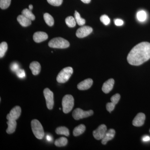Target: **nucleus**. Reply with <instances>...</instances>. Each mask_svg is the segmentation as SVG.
<instances>
[{
    "instance_id": "1",
    "label": "nucleus",
    "mask_w": 150,
    "mask_h": 150,
    "mask_svg": "<svg viewBox=\"0 0 150 150\" xmlns=\"http://www.w3.org/2000/svg\"><path fill=\"white\" fill-rule=\"evenodd\" d=\"M150 59V43L143 42L134 46L127 56L130 64L139 66Z\"/></svg>"
},
{
    "instance_id": "2",
    "label": "nucleus",
    "mask_w": 150,
    "mask_h": 150,
    "mask_svg": "<svg viewBox=\"0 0 150 150\" xmlns=\"http://www.w3.org/2000/svg\"><path fill=\"white\" fill-rule=\"evenodd\" d=\"M48 46L51 48L64 49L68 48L70 43L68 40L61 37L55 38L49 41Z\"/></svg>"
},
{
    "instance_id": "3",
    "label": "nucleus",
    "mask_w": 150,
    "mask_h": 150,
    "mask_svg": "<svg viewBox=\"0 0 150 150\" xmlns=\"http://www.w3.org/2000/svg\"><path fill=\"white\" fill-rule=\"evenodd\" d=\"M31 126L34 136L38 139H42L44 136V132L40 122L36 119H33L31 121Z\"/></svg>"
},
{
    "instance_id": "4",
    "label": "nucleus",
    "mask_w": 150,
    "mask_h": 150,
    "mask_svg": "<svg viewBox=\"0 0 150 150\" xmlns=\"http://www.w3.org/2000/svg\"><path fill=\"white\" fill-rule=\"evenodd\" d=\"M73 73V69L72 67L64 68L58 74L56 80L59 83H65L69 79Z\"/></svg>"
},
{
    "instance_id": "5",
    "label": "nucleus",
    "mask_w": 150,
    "mask_h": 150,
    "mask_svg": "<svg viewBox=\"0 0 150 150\" xmlns=\"http://www.w3.org/2000/svg\"><path fill=\"white\" fill-rule=\"evenodd\" d=\"M74 98L71 95H66L62 99V105L63 112L65 113L69 112L74 106Z\"/></svg>"
},
{
    "instance_id": "6",
    "label": "nucleus",
    "mask_w": 150,
    "mask_h": 150,
    "mask_svg": "<svg viewBox=\"0 0 150 150\" xmlns=\"http://www.w3.org/2000/svg\"><path fill=\"white\" fill-rule=\"evenodd\" d=\"M93 114L92 110L84 111L80 108H77L74 110L72 113L73 118L75 120H79L82 118H87L91 116Z\"/></svg>"
},
{
    "instance_id": "7",
    "label": "nucleus",
    "mask_w": 150,
    "mask_h": 150,
    "mask_svg": "<svg viewBox=\"0 0 150 150\" xmlns=\"http://www.w3.org/2000/svg\"><path fill=\"white\" fill-rule=\"evenodd\" d=\"M43 94L46 99L47 107L48 109L51 110L54 105V93L49 88H46L43 91Z\"/></svg>"
},
{
    "instance_id": "8",
    "label": "nucleus",
    "mask_w": 150,
    "mask_h": 150,
    "mask_svg": "<svg viewBox=\"0 0 150 150\" xmlns=\"http://www.w3.org/2000/svg\"><path fill=\"white\" fill-rule=\"evenodd\" d=\"M107 131V127L104 124L100 125L96 129L93 131V136L95 139L97 140L102 139L104 137Z\"/></svg>"
},
{
    "instance_id": "9",
    "label": "nucleus",
    "mask_w": 150,
    "mask_h": 150,
    "mask_svg": "<svg viewBox=\"0 0 150 150\" xmlns=\"http://www.w3.org/2000/svg\"><path fill=\"white\" fill-rule=\"evenodd\" d=\"M92 31V28L90 26H82L77 30L76 35L79 38H83L90 35Z\"/></svg>"
},
{
    "instance_id": "10",
    "label": "nucleus",
    "mask_w": 150,
    "mask_h": 150,
    "mask_svg": "<svg viewBox=\"0 0 150 150\" xmlns=\"http://www.w3.org/2000/svg\"><path fill=\"white\" fill-rule=\"evenodd\" d=\"M21 112V107L19 106H15L7 115V119L8 120H16L20 116Z\"/></svg>"
},
{
    "instance_id": "11",
    "label": "nucleus",
    "mask_w": 150,
    "mask_h": 150,
    "mask_svg": "<svg viewBox=\"0 0 150 150\" xmlns=\"http://www.w3.org/2000/svg\"><path fill=\"white\" fill-rule=\"evenodd\" d=\"M146 116L144 113L140 112L138 113L133 121V125L136 127L143 126L144 123Z\"/></svg>"
},
{
    "instance_id": "12",
    "label": "nucleus",
    "mask_w": 150,
    "mask_h": 150,
    "mask_svg": "<svg viewBox=\"0 0 150 150\" xmlns=\"http://www.w3.org/2000/svg\"><path fill=\"white\" fill-rule=\"evenodd\" d=\"M48 38V35L46 33L38 31L33 34V39L36 43H40Z\"/></svg>"
},
{
    "instance_id": "13",
    "label": "nucleus",
    "mask_w": 150,
    "mask_h": 150,
    "mask_svg": "<svg viewBox=\"0 0 150 150\" xmlns=\"http://www.w3.org/2000/svg\"><path fill=\"white\" fill-rule=\"evenodd\" d=\"M93 81L91 79H88L78 84V88L80 90H86L91 87Z\"/></svg>"
},
{
    "instance_id": "14",
    "label": "nucleus",
    "mask_w": 150,
    "mask_h": 150,
    "mask_svg": "<svg viewBox=\"0 0 150 150\" xmlns=\"http://www.w3.org/2000/svg\"><path fill=\"white\" fill-rule=\"evenodd\" d=\"M114 84V80L113 79H110L106 81L103 85L102 90L105 93L110 92L113 88Z\"/></svg>"
},
{
    "instance_id": "15",
    "label": "nucleus",
    "mask_w": 150,
    "mask_h": 150,
    "mask_svg": "<svg viewBox=\"0 0 150 150\" xmlns=\"http://www.w3.org/2000/svg\"><path fill=\"white\" fill-rule=\"evenodd\" d=\"M115 131L113 129H110L106 131L104 137L102 139L101 143L103 145L106 144L108 141H110L114 138L115 135Z\"/></svg>"
},
{
    "instance_id": "16",
    "label": "nucleus",
    "mask_w": 150,
    "mask_h": 150,
    "mask_svg": "<svg viewBox=\"0 0 150 150\" xmlns=\"http://www.w3.org/2000/svg\"><path fill=\"white\" fill-rule=\"evenodd\" d=\"M29 68L33 75H38L41 70L40 64L37 62H33L30 63Z\"/></svg>"
},
{
    "instance_id": "17",
    "label": "nucleus",
    "mask_w": 150,
    "mask_h": 150,
    "mask_svg": "<svg viewBox=\"0 0 150 150\" xmlns=\"http://www.w3.org/2000/svg\"><path fill=\"white\" fill-rule=\"evenodd\" d=\"M17 21L23 27H27L31 24V21L22 14L18 16Z\"/></svg>"
},
{
    "instance_id": "18",
    "label": "nucleus",
    "mask_w": 150,
    "mask_h": 150,
    "mask_svg": "<svg viewBox=\"0 0 150 150\" xmlns=\"http://www.w3.org/2000/svg\"><path fill=\"white\" fill-rule=\"evenodd\" d=\"M8 128L7 129L6 132L7 134H11L15 131L16 129L17 123L16 120H8L7 122Z\"/></svg>"
},
{
    "instance_id": "19",
    "label": "nucleus",
    "mask_w": 150,
    "mask_h": 150,
    "mask_svg": "<svg viewBox=\"0 0 150 150\" xmlns=\"http://www.w3.org/2000/svg\"><path fill=\"white\" fill-rule=\"evenodd\" d=\"M86 130V126L83 124H81L76 127L73 131V135L75 137L80 136L83 134Z\"/></svg>"
},
{
    "instance_id": "20",
    "label": "nucleus",
    "mask_w": 150,
    "mask_h": 150,
    "mask_svg": "<svg viewBox=\"0 0 150 150\" xmlns=\"http://www.w3.org/2000/svg\"><path fill=\"white\" fill-rule=\"evenodd\" d=\"M56 133L59 135H64L67 137H69V129L65 126H61L57 128L56 130Z\"/></svg>"
},
{
    "instance_id": "21",
    "label": "nucleus",
    "mask_w": 150,
    "mask_h": 150,
    "mask_svg": "<svg viewBox=\"0 0 150 150\" xmlns=\"http://www.w3.org/2000/svg\"><path fill=\"white\" fill-rule=\"evenodd\" d=\"M22 14L24 16L28 18L32 21H34L35 19V16L32 13L31 10L29 9L25 8L22 11Z\"/></svg>"
},
{
    "instance_id": "22",
    "label": "nucleus",
    "mask_w": 150,
    "mask_h": 150,
    "mask_svg": "<svg viewBox=\"0 0 150 150\" xmlns=\"http://www.w3.org/2000/svg\"><path fill=\"white\" fill-rule=\"evenodd\" d=\"M68 144V140L65 137H61L55 141L54 144L57 147H63L66 146Z\"/></svg>"
},
{
    "instance_id": "23",
    "label": "nucleus",
    "mask_w": 150,
    "mask_h": 150,
    "mask_svg": "<svg viewBox=\"0 0 150 150\" xmlns=\"http://www.w3.org/2000/svg\"><path fill=\"white\" fill-rule=\"evenodd\" d=\"M74 18L76 22L79 25L82 26V25H84L85 24V20L82 18L79 13L76 11H75Z\"/></svg>"
},
{
    "instance_id": "24",
    "label": "nucleus",
    "mask_w": 150,
    "mask_h": 150,
    "mask_svg": "<svg viewBox=\"0 0 150 150\" xmlns=\"http://www.w3.org/2000/svg\"><path fill=\"white\" fill-rule=\"evenodd\" d=\"M43 17H44L45 22L48 25L52 26L54 25V19L50 14L45 13L43 16Z\"/></svg>"
},
{
    "instance_id": "25",
    "label": "nucleus",
    "mask_w": 150,
    "mask_h": 150,
    "mask_svg": "<svg viewBox=\"0 0 150 150\" xmlns=\"http://www.w3.org/2000/svg\"><path fill=\"white\" fill-rule=\"evenodd\" d=\"M65 22L67 25L70 28L74 27L76 23L74 18L71 16L67 17L65 19Z\"/></svg>"
},
{
    "instance_id": "26",
    "label": "nucleus",
    "mask_w": 150,
    "mask_h": 150,
    "mask_svg": "<svg viewBox=\"0 0 150 150\" xmlns=\"http://www.w3.org/2000/svg\"><path fill=\"white\" fill-rule=\"evenodd\" d=\"M8 49V44L5 42H3L0 44V57L3 58L4 56Z\"/></svg>"
},
{
    "instance_id": "27",
    "label": "nucleus",
    "mask_w": 150,
    "mask_h": 150,
    "mask_svg": "<svg viewBox=\"0 0 150 150\" xmlns=\"http://www.w3.org/2000/svg\"><path fill=\"white\" fill-rule=\"evenodd\" d=\"M137 18L140 22H144L147 18L146 13L144 11H140L137 13Z\"/></svg>"
},
{
    "instance_id": "28",
    "label": "nucleus",
    "mask_w": 150,
    "mask_h": 150,
    "mask_svg": "<svg viewBox=\"0 0 150 150\" xmlns=\"http://www.w3.org/2000/svg\"><path fill=\"white\" fill-rule=\"evenodd\" d=\"M11 0H0V7L2 9H5L10 5Z\"/></svg>"
},
{
    "instance_id": "29",
    "label": "nucleus",
    "mask_w": 150,
    "mask_h": 150,
    "mask_svg": "<svg viewBox=\"0 0 150 150\" xmlns=\"http://www.w3.org/2000/svg\"><path fill=\"white\" fill-rule=\"evenodd\" d=\"M48 2L51 5L59 6L63 3V0H47Z\"/></svg>"
},
{
    "instance_id": "30",
    "label": "nucleus",
    "mask_w": 150,
    "mask_h": 150,
    "mask_svg": "<svg viewBox=\"0 0 150 150\" xmlns=\"http://www.w3.org/2000/svg\"><path fill=\"white\" fill-rule=\"evenodd\" d=\"M100 20L105 25H108L110 23V18L106 15H103L100 17Z\"/></svg>"
},
{
    "instance_id": "31",
    "label": "nucleus",
    "mask_w": 150,
    "mask_h": 150,
    "mask_svg": "<svg viewBox=\"0 0 150 150\" xmlns=\"http://www.w3.org/2000/svg\"><path fill=\"white\" fill-rule=\"evenodd\" d=\"M120 98H121V96H120V95L119 94H115L113 96L111 97V98H110L111 102L116 105L118 103L119 100L120 99Z\"/></svg>"
},
{
    "instance_id": "32",
    "label": "nucleus",
    "mask_w": 150,
    "mask_h": 150,
    "mask_svg": "<svg viewBox=\"0 0 150 150\" xmlns=\"http://www.w3.org/2000/svg\"><path fill=\"white\" fill-rule=\"evenodd\" d=\"M16 74L17 76L20 79H23L25 77V72L23 69H19L16 72Z\"/></svg>"
},
{
    "instance_id": "33",
    "label": "nucleus",
    "mask_w": 150,
    "mask_h": 150,
    "mask_svg": "<svg viewBox=\"0 0 150 150\" xmlns=\"http://www.w3.org/2000/svg\"><path fill=\"white\" fill-rule=\"evenodd\" d=\"M115 105L112 102H109L106 104V109L108 112H111L112 110H114L115 108Z\"/></svg>"
},
{
    "instance_id": "34",
    "label": "nucleus",
    "mask_w": 150,
    "mask_h": 150,
    "mask_svg": "<svg viewBox=\"0 0 150 150\" xmlns=\"http://www.w3.org/2000/svg\"><path fill=\"white\" fill-rule=\"evenodd\" d=\"M11 69L12 71L16 72L19 69V65L17 63L15 62V63H13L11 65Z\"/></svg>"
},
{
    "instance_id": "35",
    "label": "nucleus",
    "mask_w": 150,
    "mask_h": 150,
    "mask_svg": "<svg viewBox=\"0 0 150 150\" xmlns=\"http://www.w3.org/2000/svg\"><path fill=\"white\" fill-rule=\"evenodd\" d=\"M114 23L115 25L117 26H121L123 24V21L120 19H116L114 20Z\"/></svg>"
},
{
    "instance_id": "36",
    "label": "nucleus",
    "mask_w": 150,
    "mask_h": 150,
    "mask_svg": "<svg viewBox=\"0 0 150 150\" xmlns=\"http://www.w3.org/2000/svg\"><path fill=\"white\" fill-rule=\"evenodd\" d=\"M142 140L144 142H147L150 141V137L148 136H145L142 138Z\"/></svg>"
},
{
    "instance_id": "37",
    "label": "nucleus",
    "mask_w": 150,
    "mask_h": 150,
    "mask_svg": "<svg viewBox=\"0 0 150 150\" xmlns=\"http://www.w3.org/2000/svg\"><path fill=\"white\" fill-rule=\"evenodd\" d=\"M46 139L47 140V141H48V142H51L52 141V138L51 136H49V135H48V136H46Z\"/></svg>"
},
{
    "instance_id": "38",
    "label": "nucleus",
    "mask_w": 150,
    "mask_h": 150,
    "mask_svg": "<svg viewBox=\"0 0 150 150\" xmlns=\"http://www.w3.org/2000/svg\"><path fill=\"white\" fill-rule=\"evenodd\" d=\"M83 2L85 3V4H89L91 0H81Z\"/></svg>"
},
{
    "instance_id": "39",
    "label": "nucleus",
    "mask_w": 150,
    "mask_h": 150,
    "mask_svg": "<svg viewBox=\"0 0 150 150\" xmlns=\"http://www.w3.org/2000/svg\"><path fill=\"white\" fill-rule=\"evenodd\" d=\"M33 8V6L32 5H30L29 6V9L30 10H32Z\"/></svg>"
}]
</instances>
